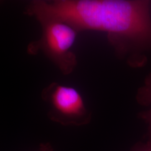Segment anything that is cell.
<instances>
[{"instance_id": "2", "label": "cell", "mask_w": 151, "mask_h": 151, "mask_svg": "<svg viewBox=\"0 0 151 151\" xmlns=\"http://www.w3.org/2000/svg\"><path fill=\"white\" fill-rule=\"evenodd\" d=\"M42 35L28 44L27 53L37 55L40 52L50 60L62 74L72 73L77 60L72 48L78 32L69 24L59 20L47 19L39 20Z\"/></svg>"}, {"instance_id": "3", "label": "cell", "mask_w": 151, "mask_h": 151, "mask_svg": "<svg viewBox=\"0 0 151 151\" xmlns=\"http://www.w3.org/2000/svg\"><path fill=\"white\" fill-rule=\"evenodd\" d=\"M42 98L48 105L49 118L54 122L64 126H82L91 120V113L81 93L73 87L52 82L42 90Z\"/></svg>"}, {"instance_id": "6", "label": "cell", "mask_w": 151, "mask_h": 151, "mask_svg": "<svg viewBox=\"0 0 151 151\" xmlns=\"http://www.w3.org/2000/svg\"><path fill=\"white\" fill-rule=\"evenodd\" d=\"M37 151H53V150L49 143H42Z\"/></svg>"}, {"instance_id": "4", "label": "cell", "mask_w": 151, "mask_h": 151, "mask_svg": "<svg viewBox=\"0 0 151 151\" xmlns=\"http://www.w3.org/2000/svg\"><path fill=\"white\" fill-rule=\"evenodd\" d=\"M137 100L142 105L151 106L149 110L142 112L139 116L148 124V140L151 141V73L146 78L144 85L138 90Z\"/></svg>"}, {"instance_id": "5", "label": "cell", "mask_w": 151, "mask_h": 151, "mask_svg": "<svg viewBox=\"0 0 151 151\" xmlns=\"http://www.w3.org/2000/svg\"><path fill=\"white\" fill-rule=\"evenodd\" d=\"M132 151H151V141L148 140L147 143H137L133 147Z\"/></svg>"}, {"instance_id": "1", "label": "cell", "mask_w": 151, "mask_h": 151, "mask_svg": "<svg viewBox=\"0 0 151 151\" xmlns=\"http://www.w3.org/2000/svg\"><path fill=\"white\" fill-rule=\"evenodd\" d=\"M149 4L143 0H34L25 14L38 21L65 22L78 32H105L116 52L123 54L132 47L151 46Z\"/></svg>"}]
</instances>
